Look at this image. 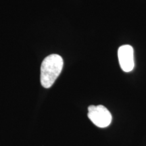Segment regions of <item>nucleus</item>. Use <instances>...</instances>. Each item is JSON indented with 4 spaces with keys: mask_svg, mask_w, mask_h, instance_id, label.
<instances>
[{
    "mask_svg": "<svg viewBox=\"0 0 146 146\" xmlns=\"http://www.w3.org/2000/svg\"><path fill=\"white\" fill-rule=\"evenodd\" d=\"M64 66L62 58L58 54L47 56L41 66V83L44 88L48 89L59 76Z\"/></svg>",
    "mask_w": 146,
    "mask_h": 146,
    "instance_id": "f257e3e1",
    "label": "nucleus"
},
{
    "mask_svg": "<svg viewBox=\"0 0 146 146\" xmlns=\"http://www.w3.org/2000/svg\"><path fill=\"white\" fill-rule=\"evenodd\" d=\"M87 115L91 121L100 128L108 127L112 123V115L108 110L102 105L89 106Z\"/></svg>",
    "mask_w": 146,
    "mask_h": 146,
    "instance_id": "f03ea898",
    "label": "nucleus"
},
{
    "mask_svg": "<svg viewBox=\"0 0 146 146\" xmlns=\"http://www.w3.org/2000/svg\"><path fill=\"white\" fill-rule=\"evenodd\" d=\"M118 61L122 70L126 72H129L135 67L134 50L132 46L124 45L120 46L118 50Z\"/></svg>",
    "mask_w": 146,
    "mask_h": 146,
    "instance_id": "7ed1b4c3",
    "label": "nucleus"
}]
</instances>
